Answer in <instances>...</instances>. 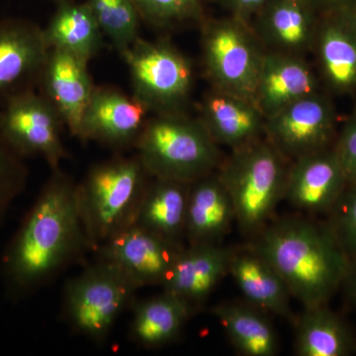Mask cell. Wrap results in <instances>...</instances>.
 Wrapping results in <instances>:
<instances>
[{"label": "cell", "instance_id": "obj_11", "mask_svg": "<svg viewBox=\"0 0 356 356\" xmlns=\"http://www.w3.org/2000/svg\"><path fill=\"white\" fill-rule=\"evenodd\" d=\"M184 248L133 225L93 252L95 259L111 262L142 288L163 285Z\"/></svg>", "mask_w": 356, "mask_h": 356}, {"label": "cell", "instance_id": "obj_3", "mask_svg": "<svg viewBox=\"0 0 356 356\" xmlns=\"http://www.w3.org/2000/svg\"><path fill=\"white\" fill-rule=\"evenodd\" d=\"M153 177L137 154L96 163L76 184V201L91 252L135 224Z\"/></svg>", "mask_w": 356, "mask_h": 356}, {"label": "cell", "instance_id": "obj_6", "mask_svg": "<svg viewBox=\"0 0 356 356\" xmlns=\"http://www.w3.org/2000/svg\"><path fill=\"white\" fill-rule=\"evenodd\" d=\"M139 289L119 267L95 259L83 273L67 281L63 318L76 334L102 343L121 314L135 305Z\"/></svg>", "mask_w": 356, "mask_h": 356}, {"label": "cell", "instance_id": "obj_19", "mask_svg": "<svg viewBox=\"0 0 356 356\" xmlns=\"http://www.w3.org/2000/svg\"><path fill=\"white\" fill-rule=\"evenodd\" d=\"M305 57L266 51L254 102L266 119L320 91V79Z\"/></svg>", "mask_w": 356, "mask_h": 356}, {"label": "cell", "instance_id": "obj_33", "mask_svg": "<svg viewBox=\"0 0 356 356\" xmlns=\"http://www.w3.org/2000/svg\"><path fill=\"white\" fill-rule=\"evenodd\" d=\"M229 15L245 21L250 25L257 13L268 3L269 0H216Z\"/></svg>", "mask_w": 356, "mask_h": 356}, {"label": "cell", "instance_id": "obj_17", "mask_svg": "<svg viewBox=\"0 0 356 356\" xmlns=\"http://www.w3.org/2000/svg\"><path fill=\"white\" fill-rule=\"evenodd\" d=\"M88 64L67 51L51 49L39 79L40 92L58 110L74 137L95 89Z\"/></svg>", "mask_w": 356, "mask_h": 356}, {"label": "cell", "instance_id": "obj_8", "mask_svg": "<svg viewBox=\"0 0 356 356\" xmlns=\"http://www.w3.org/2000/svg\"><path fill=\"white\" fill-rule=\"evenodd\" d=\"M134 97L154 114L182 112L194 84L191 60L170 42L140 38L122 54Z\"/></svg>", "mask_w": 356, "mask_h": 356}, {"label": "cell", "instance_id": "obj_24", "mask_svg": "<svg viewBox=\"0 0 356 356\" xmlns=\"http://www.w3.org/2000/svg\"><path fill=\"white\" fill-rule=\"evenodd\" d=\"M56 13L44 28L49 48L72 54L88 63L102 47L104 35L88 2L58 0Z\"/></svg>", "mask_w": 356, "mask_h": 356}, {"label": "cell", "instance_id": "obj_30", "mask_svg": "<svg viewBox=\"0 0 356 356\" xmlns=\"http://www.w3.org/2000/svg\"><path fill=\"white\" fill-rule=\"evenodd\" d=\"M29 170L25 159L0 136V229L7 212L27 185Z\"/></svg>", "mask_w": 356, "mask_h": 356}, {"label": "cell", "instance_id": "obj_5", "mask_svg": "<svg viewBox=\"0 0 356 356\" xmlns=\"http://www.w3.org/2000/svg\"><path fill=\"white\" fill-rule=\"evenodd\" d=\"M232 152L218 177L233 201L241 231L254 236L284 199L290 161L266 137Z\"/></svg>", "mask_w": 356, "mask_h": 356}, {"label": "cell", "instance_id": "obj_16", "mask_svg": "<svg viewBox=\"0 0 356 356\" xmlns=\"http://www.w3.org/2000/svg\"><path fill=\"white\" fill-rule=\"evenodd\" d=\"M318 22L307 0H269L250 26L266 51L304 57L313 50Z\"/></svg>", "mask_w": 356, "mask_h": 356}, {"label": "cell", "instance_id": "obj_28", "mask_svg": "<svg viewBox=\"0 0 356 356\" xmlns=\"http://www.w3.org/2000/svg\"><path fill=\"white\" fill-rule=\"evenodd\" d=\"M104 36L120 55L138 39L140 16L132 0H86Z\"/></svg>", "mask_w": 356, "mask_h": 356}, {"label": "cell", "instance_id": "obj_10", "mask_svg": "<svg viewBox=\"0 0 356 356\" xmlns=\"http://www.w3.org/2000/svg\"><path fill=\"white\" fill-rule=\"evenodd\" d=\"M337 122L334 105L320 90L267 118L266 137L291 163L331 147Z\"/></svg>", "mask_w": 356, "mask_h": 356}, {"label": "cell", "instance_id": "obj_7", "mask_svg": "<svg viewBox=\"0 0 356 356\" xmlns=\"http://www.w3.org/2000/svg\"><path fill=\"white\" fill-rule=\"evenodd\" d=\"M201 26L204 67L213 88L254 102L266 50L252 26L231 15Z\"/></svg>", "mask_w": 356, "mask_h": 356}, {"label": "cell", "instance_id": "obj_37", "mask_svg": "<svg viewBox=\"0 0 356 356\" xmlns=\"http://www.w3.org/2000/svg\"><path fill=\"white\" fill-rule=\"evenodd\" d=\"M355 11H356V9H355Z\"/></svg>", "mask_w": 356, "mask_h": 356}, {"label": "cell", "instance_id": "obj_22", "mask_svg": "<svg viewBox=\"0 0 356 356\" xmlns=\"http://www.w3.org/2000/svg\"><path fill=\"white\" fill-rule=\"evenodd\" d=\"M228 273L248 303L294 322L289 289L274 267L254 248L233 250Z\"/></svg>", "mask_w": 356, "mask_h": 356}, {"label": "cell", "instance_id": "obj_35", "mask_svg": "<svg viewBox=\"0 0 356 356\" xmlns=\"http://www.w3.org/2000/svg\"><path fill=\"white\" fill-rule=\"evenodd\" d=\"M348 298L356 306V261L351 262L350 270L343 282Z\"/></svg>", "mask_w": 356, "mask_h": 356}, {"label": "cell", "instance_id": "obj_9", "mask_svg": "<svg viewBox=\"0 0 356 356\" xmlns=\"http://www.w3.org/2000/svg\"><path fill=\"white\" fill-rule=\"evenodd\" d=\"M62 117L46 96L28 89L0 106V136L22 158H43L51 170L67 158Z\"/></svg>", "mask_w": 356, "mask_h": 356}, {"label": "cell", "instance_id": "obj_14", "mask_svg": "<svg viewBox=\"0 0 356 356\" xmlns=\"http://www.w3.org/2000/svg\"><path fill=\"white\" fill-rule=\"evenodd\" d=\"M348 185L334 147H327L290 163L284 199L308 214L331 212Z\"/></svg>", "mask_w": 356, "mask_h": 356}, {"label": "cell", "instance_id": "obj_15", "mask_svg": "<svg viewBox=\"0 0 356 356\" xmlns=\"http://www.w3.org/2000/svg\"><path fill=\"white\" fill-rule=\"evenodd\" d=\"M325 86L337 95L356 91V11L318 16L313 50Z\"/></svg>", "mask_w": 356, "mask_h": 356}, {"label": "cell", "instance_id": "obj_18", "mask_svg": "<svg viewBox=\"0 0 356 356\" xmlns=\"http://www.w3.org/2000/svg\"><path fill=\"white\" fill-rule=\"evenodd\" d=\"M233 250L221 245L184 247L163 283V292L184 302L192 314L197 311L220 280L228 273Z\"/></svg>", "mask_w": 356, "mask_h": 356}, {"label": "cell", "instance_id": "obj_27", "mask_svg": "<svg viewBox=\"0 0 356 356\" xmlns=\"http://www.w3.org/2000/svg\"><path fill=\"white\" fill-rule=\"evenodd\" d=\"M266 312L252 304L221 303L212 310L236 351L247 356H273L278 353V337Z\"/></svg>", "mask_w": 356, "mask_h": 356}, {"label": "cell", "instance_id": "obj_36", "mask_svg": "<svg viewBox=\"0 0 356 356\" xmlns=\"http://www.w3.org/2000/svg\"><path fill=\"white\" fill-rule=\"evenodd\" d=\"M56 1H58V0H56Z\"/></svg>", "mask_w": 356, "mask_h": 356}, {"label": "cell", "instance_id": "obj_23", "mask_svg": "<svg viewBox=\"0 0 356 356\" xmlns=\"http://www.w3.org/2000/svg\"><path fill=\"white\" fill-rule=\"evenodd\" d=\"M191 185L153 177L134 225L170 242L184 245Z\"/></svg>", "mask_w": 356, "mask_h": 356}, {"label": "cell", "instance_id": "obj_26", "mask_svg": "<svg viewBox=\"0 0 356 356\" xmlns=\"http://www.w3.org/2000/svg\"><path fill=\"white\" fill-rule=\"evenodd\" d=\"M191 315L188 306L170 293L135 303L131 339L149 350L161 348L175 341Z\"/></svg>", "mask_w": 356, "mask_h": 356}, {"label": "cell", "instance_id": "obj_21", "mask_svg": "<svg viewBox=\"0 0 356 356\" xmlns=\"http://www.w3.org/2000/svg\"><path fill=\"white\" fill-rule=\"evenodd\" d=\"M235 221L233 201L217 172L192 182L185 229L188 245H220Z\"/></svg>", "mask_w": 356, "mask_h": 356}, {"label": "cell", "instance_id": "obj_1", "mask_svg": "<svg viewBox=\"0 0 356 356\" xmlns=\"http://www.w3.org/2000/svg\"><path fill=\"white\" fill-rule=\"evenodd\" d=\"M91 250L76 201V184L51 170L35 203L4 248L0 276L9 301L36 294Z\"/></svg>", "mask_w": 356, "mask_h": 356}, {"label": "cell", "instance_id": "obj_31", "mask_svg": "<svg viewBox=\"0 0 356 356\" xmlns=\"http://www.w3.org/2000/svg\"><path fill=\"white\" fill-rule=\"evenodd\" d=\"M330 226L351 262L356 261V184L348 185L331 210Z\"/></svg>", "mask_w": 356, "mask_h": 356}, {"label": "cell", "instance_id": "obj_32", "mask_svg": "<svg viewBox=\"0 0 356 356\" xmlns=\"http://www.w3.org/2000/svg\"><path fill=\"white\" fill-rule=\"evenodd\" d=\"M334 147L348 185L356 184V115L344 122Z\"/></svg>", "mask_w": 356, "mask_h": 356}, {"label": "cell", "instance_id": "obj_34", "mask_svg": "<svg viewBox=\"0 0 356 356\" xmlns=\"http://www.w3.org/2000/svg\"><path fill=\"white\" fill-rule=\"evenodd\" d=\"M318 16L355 10L356 0H307Z\"/></svg>", "mask_w": 356, "mask_h": 356}, {"label": "cell", "instance_id": "obj_13", "mask_svg": "<svg viewBox=\"0 0 356 356\" xmlns=\"http://www.w3.org/2000/svg\"><path fill=\"white\" fill-rule=\"evenodd\" d=\"M49 51L44 29L36 23L16 17L0 20V106L38 86Z\"/></svg>", "mask_w": 356, "mask_h": 356}, {"label": "cell", "instance_id": "obj_29", "mask_svg": "<svg viewBox=\"0 0 356 356\" xmlns=\"http://www.w3.org/2000/svg\"><path fill=\"white\" fill-rule=\"evenodd\" d=\"M140 19L159 28L201 25L206 19L203 0H132Z\"/></svg>", "mask_w": 356, "mask_h": 356}, {"label": "cell", "instance_id": "obj_25", "mask_svg": "<svg viewBox=\"0 0 356 356\" xmlns=\"http://www.w3.org/2000/svg\"><path fill=\"white\" fill-rule=\"evenodd\" d=\"M294 324L300 356H346L356 351L355 334L327 304L305 307Z\"/></svg>", "mask_w": 356, "mask_h": 356}, {"label": "cell", "instance_id": "obj_4", "mask_svg": "<svg viewBox=\"0 0 356 356\" xmlns=\"http://www.w3.org/2000/svg\"><path fill=\"white\" fill-rule=\"evenodd\" d=\"M135 149L147 173L161 179L192 184L222 163L220 146L203 122L182 112L147 119Z\"/></svg>", "mask_w": 356, "mask_h": 356}, {"label": "cell", "instance_id": "obj_2", "mask_svg": "<svg viewBox=\"0 0 356 356\" xmlns=\"http://www.w3.org/2000/svg\"><path fill=\"white\" fill-rule=\"evenodd\" d=\"M302 305H324L343 284L350 261L327 224L301 216L269 222L250 245Z\"/></svg>", "mask_w": 356, "mask_h": 356}, {"label": "cell", "instance_id": "obj_20", "mask_svg": "<svg viewBox=\"0 0 356 356\" xmlns=\"http://www.w3.org/2000/svg\"><path fill=\"white\" fill-rule=\"evenodd\" d=\"M200 120L219 146L232 151L266 137V117L252 100L212 88L201 103Z\"/></svg>", "mask_w": 356, "mask_h": 356}, {"label": "cell", "instance_id": "obj_12", "mask_svg": "<svg viewBox=\"0 0 356 356\" xmlns=\"http://www.w3.org/2000/svg\"><path fill=\"white\" fill-rule=\"evenodd\" d=\"M149 110L137 98L112 86H95L76 138L114 149L135 147Z\"/></svg>", "mask_w": 356, "mask_h": 356}]
</instances>
